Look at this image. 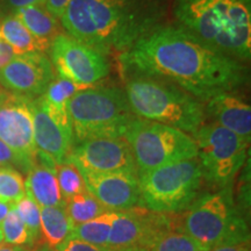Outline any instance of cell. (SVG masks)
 <instances>
[{"instance_id":"6da1fadb","label":"cell","mask_w":251,"mask_h":251,"mask_svg":"<svg viewBox=\"0 0 251 251\" xmlns=\"http://www.w3.org/2000/svg\"><path fill=\"white\" fill-rule=\"evenodd\" d=\"M125 70L164 80L206 102L248 79L243 62L216 51L180 26L153 28L119 56Z\"/></svg>"},{"instance_id":"7a4b0ae2","label":"cell","mask_w":251,"mask_h":251,"mask_svg":"<svg viewBox=\"0 0 251 251\" xmlns=\"http://www.w3.org/2000/svg\"><path fill=\"white\" fill-rule=\"evenodd\" d=\"M163 17L162 0H71L61 24L68 35L100 54L120 56Z\"/></svg>"},{"instance_id":"3957f363","label":"cell","mask_w":251,"mask_h":251,"mask_svg":"<svg viewBox=\"0 0 251 251\" xmlns=\"http://www.w3.org/2000/svg\"><path fill=\"white\" fill-rule=\"evenodd\" d=\"M178 25L240 62L251 56V0H175Z\"/></svg>"},{"instance_id":"277c9868","label":"cell","mask_w":251,"mask_h":251,"mask_svg":"<svg viewBox=\"0 0 251 251\" xmlns=\"http://www.w3.org/2000/svg\"><path fill=\"white\" fill-rule=\"evenodd\" d=\"M125 93L139 119L177 128L191 136L205 124L203 102L168 81L137 76L128 81Z\"/></svg>"},{"instance_id":"5b68a950","label":"cell","mask_w":251,"mask_h":251,"mask_svg":"<svg viewBox=\"0 0 251 251\" xmlns=\"http://www.w3.org/2000/svg\"><path fill=\"white\" fill-rule=\"evenodd\" d=\"M184 212L177 220V230L192 237L207 251L249 243V227L235 202L230 186L198 197Z\"/></svg>"},{"instance_id":"8992f818","label":"cell","mask_w":251,"mask_h":251,"mask_svg":"<svg viewBox=\"0 0 251 251\" xmlns=\"http://www.w3.org/2000/svg\"><path fill=\"white\" fill-rule=\"evenodd\" d=\"M68 112L75 144L99 137H124L136 119L125 91L118 87L78 91L69 101Z\"/></svg>"},{"instance_id":"52a82bcc","label":"cell","mask_w":251,"mask_h":251,"mask_svg":"<svg viewBox=\"0 0 251 251\" xmlns=\"http://www.w3.org/2000/svg\"><path fill=\"white\" fill-rule=\"evenodd\" d=\"M139 206L162 214L181 213L196 201L202 185L198 157L139 172Z\"/></svg>"},{"instance_id":"ba28073f","label":"cell","mask_w":251,"mask_h":251,"mask_svg":"<svg viewBox=\"0 0 251 251\" xmlns=\"http://www.w3.org/2000/svg\"><path fill=\"white\" fill-rule=\"evenodd\" d=\"M124 139L130 147L139 172L198 157L191 135L158 122L136 118Z\"/></svg>"},{"instance_id":"9c48e42d","label":"cell","mask_w":251,"mask_h":251,"mask_svg":"<svg viewBox=\"0 0 251 251\" xmlns=\"http://www.w3.org/2000/svg\"><path fill=\"white\" fill-rule=\"evenodd\" d=\"M203 179L214 186H230L247 159L249 142L215 122L203 124L193 135Z\"/></svg>"},{"instance_id":"30bf717a","label":"cell","mask_w":251,"mask_h":251,"mask_svg":"<svg viewBox=\"0 0 251 251\" xmlns=\"http://www.w3.org/2000/svg\"><path fill=\"white\" fill-rule=\"evenodd\" d=\"M52 68L58 76L79 90L92 87L111 71L107 56L100 54L68 34L61 33L50 46Z\"/></svg>"},{"instance_id":"8fae6325","label":"cell","mask_w":251,"mask_h":251,"mask_svg":"<svg viewBox=\"0 0 251 251\" xmlns=\"http://www.w3.org/2000/svg\"><path fill=\"white\" fill-rule=\"evenodd\" d=\"M0 141L17 155L20 169L27 174L34 164L37 151L34 143L31 98L2 90L0 93Z\"/></svg>"},{"instance_id":"7c38bea8","label":"cell","mask_w":251,"mask_h":251,"mask_svg":"<svg viewBox=\"0 0 251 251\" xmlns=\"http://www.w3.org/2000/svg\"><path fill=\"white\" fill-rule=\"evenodd\" d=\"M78 170L94 174H136V163L124 137H99L72 147L68 161Z\"/></svg>"},{"instance_id":"4fadbf2b","label":"cell","mask_w":251,"mask_h":251,"mask_svg":"<svg viewBox=\"0 0 251 251\" xmlns=\"http://www.w3.org/2000/svg\"><path fill=\"white\" fill-rule=\"evenodd\" d=\"M168 215L142 207L118 212L107 247L119 251H147L157 235L166 229H177V220Z\"/></svg>"},{"instance_id":"5bb4252c","label":"cell","mask_w":251,"mask_h":251,"mask_svg":"<svg viewBox=\"0 0 251 251\" xmlns=\"http://www.w3.org/2000/svg\"><path fill=\"white\" fill-rule=\"evenodd\" d=\"M55 78L51 62L43 52L17 55L0 69V86L8 92L37 98Z\"/></svg>"},{"instance_id":"9a60e30c","label":"cell","mask_w":251,"mask_h":251,"mask_svg":"<svg viewBox=\"0 0 251 251\" xmlns=\"http://www.w3.org/2000/svg\"><path fill=\"white\" fill-rule=\"evenodd\" d=\"M79 172L87 192L108 211H127L139 206L140 185L136 174Z\"/></svg>"},{"instance_id":"2e32d148","label":"cell","mask_w":251,"mask_h":251,"mask_svg":"<svg viewBox=\"0 0 251 251\" xmlns=\"http://www.w3.org/2000/svg\"><path fill=\"white\" fill-rule=\"evenodd\" d=\"M34 143L37 151L45 153L57 164L68 161L74 147V134L62 127L43 107L40 97L31 99Z\"/></svg>"},{"instance_id":"e0dca14e","label":"cell","mask_w":251,"mask_h":251,"mask_svg":"<svg viewBox=\"0 0 251 251\" xmlns=\"http://www.w3.org/2000/svg\"><path fill=\"white\" fill-rule=\"evenodd\" d=\"M205 113L213 122L250 143L251 107L240 96L234 92L218 94L206 101Z\"/></svg>"},{"instance_id":"ac0fdd59","label":"cell","mask_w":251,"mask_h":251,"mask_svg":"<svg viewBox=\"0 0 251 251\" xmlns=\"http://www.w3.org/2000/svg\"><path fill=\"white\" fill-rule=\"evenodd\" d=\"M26 196L42 207L64 206L57 177H56V163L45 153L36 151L35 161L27 171L25 180Z\"/></svg>"},{"instance_id":"d6986e66","label":"cell","mask_w":251,"mask_h":251,"mask_svg":"<svg viewBox=\"0 0 251 251\" xmlns=\"http://www.w3.org/2000/svg\"><path fill=\"white\" fill-rule=\"evenodd\" d=\"M39 43L41 52L48 51L52 41L62 33L59 20L45 5H33L15 9L14 13Z\"/></svg>"},{"instance_id":"ffe728a7","label":"cell","mask_w":251,"mask_h":251,"mask_svg":"<svg viewBox=\"0 0 251 251\" xmlns=\"http://www.w3.org/2000/svg\"><path fill=\"white\" fill-rule=\"evenodd\" d=\"M74 225L62 207H42L40 221V241L49 250H56L71 236Z\"/></svg>"},{"instance_id":"44dd1931","label":"cell","mask_w":251,"mask_h":251,"mask_svg":"<svg viewBox=\"0 0 251 251\" xmlns=\"http://www.w3.org/2000/svg\"><path fill=\"white\" fill-rule=\"evenodd\" d=\"M0 36L13 49L15 55L41 52L39 43L14 14L8 15L0 21Z\"/></svg>"},{"instance_id":"7402d4cb","label":"cell","mask_w":251,"mask_h":251,"mask_svg":"<svg viewBox=\"0 0 251 251\" xmlns=\"http://www.w3.org/2000/svg\"><path fill=\"white\" fill-rule=\"evenodd\" d=\"M117 215V211H107L90 221L74 226L70 237L92 246L107 247L112 225Z\"/></svg>"},{"instance_id":"603a6c76","label":"cell","mask_w":251,"mask_h":251,"mask_svg":"<svg viewBox=\"0 0 251 251\" xmlns=\"http://www.w3.org/2000/svg\"><path fill=\"white\" fill-rule=\"evenodd\" d=\"M64 209L74 226L90 221L108 211L87 190L65 200Z\"/></svg>"},{"instance_id":"cb8c5ba5","label":"cell","mask_w":251,"mask_h":251,"mask_svg":"<svg viewBox=\"0 0 251 251\" xmlns=\"http://www.w3.org/2000/svg\"><path fill=\"white\" fill-rule=\"evenodd\" d=\"M147 251H207L183 231L166 229L155 237Z\"/></svg>"},{"instance_id":"d4e9b609","label":"cell","mask_w":251,"mask_h":251,"mask_svg":"<svg viewBox=\"0 0 251 251\" xmlns=\"http://www.w3.org/2000/svg\"><path fill=\"white\" fill-rule=\"evenodd\" d=\"M26 196L25 178L13 166L0 168V201L14 205Z\"/></svg>"},{"instance_id":"484cf974","label":"cell","mask_w":251,"mask_h":251,"mask_svg":"<svg viewBox=\"0 0 251 251\" xmlns=\"http://www.w3.org/2000/svg\"><path fill=\"white\" fill-rule=\"evenodd\" d=\"M0 229L5 243L20 247H30L34 244L30 233L13 206L0 224Z\"/></svg>"},{"instance_id":"4316f807","label":"cell","mask_w":251,"mask_h":251,"mask_svg":"<svg viewBox=\"0 0 251 251\" xmlns=\"http://www.w3.org/2000/svg\"><path fill=\"white\" fill-rule=\"evenodd\" d=\"M56 177L64 201L69 198L86 191L83 177L78 169L70 162L56 165Z\"/></svg>"},{"instance_id":"83f0119b","label":"cell","mask_w":251,"mask_h":251,"mask_svg":"<svg viewBox=\"0 0 251 251\" xmlns=\"http://www.w3.org/2000/svg\"><path fill=\"white\" fill-rule=\"evenodd\" d=\"M13 207L18 215L20 216V219L23 220L25 226L31 235L34 243H35L36 241H39L40 236L41 207L28 196H25L23 199L15 202Z\"/></svg>"},{"instance_id":"f1b7e54d","label":"cell","mask_w":251,"mask_h":251,"mask_svg":"<svg viewBox=\"0 0 251 251\" xmlns=\"http://www.w3.org/2000/svg\"><path fill=\"white\" fill-rule=\"evenodd\" d=\"M55 251H119L108 247H98L92 244L81 242L77 238L69 237L64 243H62Z\"/></svg>"},{"instance_id":"f546056e","label":"cell","mask_w":251,"mask_h":251,"mask_svg":"<svg viewBox=\"0 0 251 251\" xmlns=\"http://www.w3.org/2000/svg\"><path fill=\"white\" fill-rule=\"evenodd\" d=\"M11 165L20 169V162H19L17 155L2 141H0V168Z\"/></svg>"},{"instance_id":"4dcf8cb0","label":"cell","mask_w":251,"mask_h":251,"mask_svg":"<svg viewBox=\"0 0 251 251\" xmlns=\"http://www.w3.org/2000/svg\"><path fill=\"white\" fill-rule=\"evenodd\" d=\"M71 0H46V7L54 17L61 20Z\"/></svg>"},{"instance_id":"1f68e13d","label":"cell","mask_w":251,"mask_h":251,"mask_svg":"<svg viewBox=\"0 0 251 251\" xmlns=\"http://www.w3.org/2000/svg\"><path fill=\"white\" fill-rule=\"evenodd\" d=\"M7 4L15 11L18 8L27 7V6L46 5V0H7Z\"/></svg>"},{"instance_id":"d6a6232c","label":"cell","mask_w":251,"mask_h":251,"mask_svg":"<svg viewBox=\"0 0 251 251\" xmlns=\"http://www.w3.org/2000/svg\"><path fill=\"white\" fill-rule=\"evenodd\" d=\"M208 251H250V248H249V243H240V244H233V246L218 247Z\"/></svg>"},{"instance_id":"836d02e7","label":"cell","mask_w":251,"mask_h":251,"mask_svg":"<svg viewBox=\"0 0 251 251\" xmlns=\"http://www.w3.org/2000/svg\"><path fill=\"white\" fill-rule=\"evenodd\" d=\"M0 251H34L30 247H20V246H11V244L2 243L0 246Z\"/></svg>"},{"instance_id":"e575fe53","label":"cell","mask_w":251,"mask_h":251,"mask_svg":"<svg viewBox=\"0 0 251 251\" xmlns=\"http://www.w3.org/2000/svg\"><path fill=\"white\" fill-rule=\"evenodd\" d=\"M12 206L13 205H9V203L0 201V224H1L2 220L6 218V215L8 214V212L11 211Z\"/></svg>"},{"instance_id":"d590c367","label":"cell","mask_w":251,"mask_h":251,"mask_svg":"<svg viewBox=\"0 0 251 251\" xmlns=\"http://www.w3.org/2000/svg\"><path fill=\"white\" fill-rule=\"evenodd\" d=\"M4 243V237H2V233H1V229H0V246Z\"/></svg>"},{"instance_id":"8d00e7d4","label":"cell","mask_w":251,"mask_h":251,"mask_svg":"<svg viewBox=\"0 0 251 251\" xmlns=\"http://www.w3.org/2000/svg\"><path fill=\"white\" fill-rule=\"evenodd\" d=\"M2 90H4V89H2V87H1V86H0V93H1V92H2Z\"/></svg>"},{"instance_id":"74e56055","label":"cell","mask_w":251,"mask_h":251,"mask_svg":"<svg viewBox=\"0 0 251 251\" xmlns=\"http://www.w3.org/2000/svg\"><path fill=\"white\" fill-rule=\"evenodd\" d=\"M0 14H1V6H0Z\"/></svg>"},{"instance_id":"f35d334b","label":"cell","mask_w":251,"mask_h":251,"mask_svg":"<svg viewBox=\"0 0 251 251\" xmlns=\"http://www.w3.org/2000/svg\"><path fill=\"white\" fill-rule=\"evenodd\" d=\"M47 251H54V250H49V249H48V250H47Z\"/></svg>"},{"instance_id":"ab89813d","label":"cell","mask_w":251,"mask_h":251,"mask_svg":"<svg viewBox=\"0 0 251 251\" xmlns=\"http://www.w3.org/2000/svg\"><path fill=\"white\" fill-rule=\"evenodd\" d=\"M1 40H2V39H1V36H0V41H1Z\"/></svg>"},{"instance_id":"60d3db41","label":"cell","mask_w":251,"mask_h":251,"mask_svg":"<svg viewBox=\"0 0 251 251\" xmlns=\"http://www.w3.org/2000/svg\"><path fill=\"white\" fill-rule=\"evenodd\" d=\"M34 251H36V250H34Z\"/></svg>"}]
</instances>
